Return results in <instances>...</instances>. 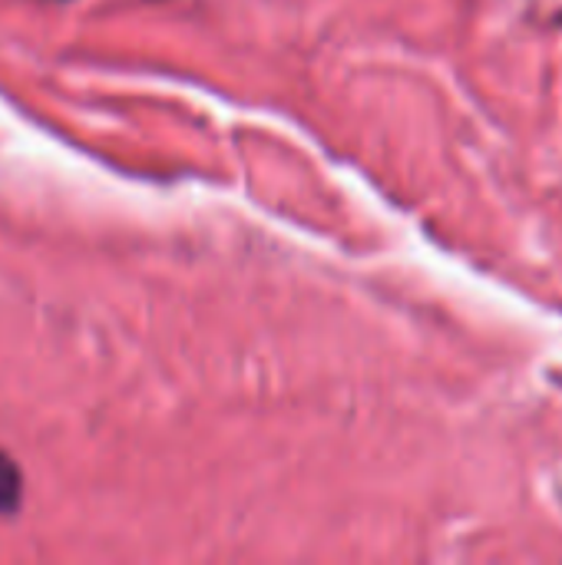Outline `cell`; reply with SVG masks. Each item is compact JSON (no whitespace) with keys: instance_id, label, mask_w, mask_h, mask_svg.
Instances as JSON below:
<instances>
[{"instance_id":"cell-1","label":"cell","mask_w":562,"mask_h":565,"mask_svg":"<svg viewBox=\"0 0 562 565\" xmlns=\"http://www.w3.org/2000/svg\"><path fill=\"white\" fill-rule=\"evenodd\" d=\"M20 467L0 454V513H13L20 507Z\"/></svg>"}]
</instances>
